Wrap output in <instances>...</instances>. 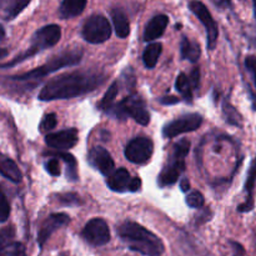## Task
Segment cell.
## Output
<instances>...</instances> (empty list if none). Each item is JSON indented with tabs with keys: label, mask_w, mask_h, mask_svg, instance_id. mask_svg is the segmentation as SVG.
Returning <instances> with one entry per match:
<instances>
[{
	"label": "cell",
	"mask_w": 256,
	"mask_h": 256,
	"mask_svg": "<svg viewBox=\"0 0 256 256\" xmlns=\"http://www.w3.org/2000/svg\"><path fill=\"white\" fill-rule=\"evenodd\" d=\"M118 92H119V85L115 82L110 85L108 92H105L104 98H102V102H100V108H102V110H105V112H108V110L114 105V100L115 98L118 96Z\"/></svg>",
	"instance_id": "484cf974"
},
{
	"label": "cell",
	"mask_w": 256,
	"mask_h": 256,
	"mask_svg": "<svg viewBox=\"0 0 256 256\" xmlns=\"http://www.w3.org/2000/svg\"><path fill=\"white\" fill-rule=\"evenodd\" d=\"M130 182H132L130 172L124 168H122V169L112 172V174L109 176V180H108V186L112 192H124L129 189Z\"/></svg>",
	"instance_id": "2e32d148"
},
{
	"label": "cell",
	"mask_w": 256,
	"mask_h": 256,
	"mask_svg": "<svg viewBox=\"0 0 256 256\" xmlns=\"http://www.w3.org/2000/svg\"><path fill=\"white\" fill-rule=\"evenodd\" d=\"M82 236L84 238L88 244L92 245V246H102L110 242L109 226L104 219L95 218L85 225Z\"/></svg>",
	"instance_id": "30bf717a"
},
{
	"label": "cell",
	"mask_w": 256,
	"mask_h": 256,
	"mask_svg": "<svg viewBox=\"0 0 256 256\" xmlns=\"http://www.w3.org/2000/svg\"><path fill=\"white\" fill-rule=\"evenodd\" d=\"M204 202H205L204 196H202V192H198V190L192 192L186 196V204L189 205L190 208H192V209H200V208L204 205Z\"/></svg>",
	"instance_id": "f546056e"
},
{
	"label": "cell",
	"mask_w": 256,
	"mask_h": 256,
	"mask_svg": "<svg viewBox=\"0 0 256 256\" xmlns=\"http://www.w3.org/2000/svg\"><path fill=\"white\" fill-rule=\"evenodd\" d=\"M8 256H26V250L22 242H12L8 248L6 252Z\"/></svg>",
	"instance_id": "d6a6232c"
},
{
	"label": "cell",
	"mask_w": 256,
	"mask_h": 256,
	"mask_svg": "<svg viewBox=\"0 0 256 256\" xmlns=\"http://www.w3.org/2000/svg\"><path fill=\"white\" fill-rule=\"evenodd\" d=\"M245 66H246V69L252 72V79H254L255 88H256V56L255 55H249V56H246V59H245Z\"/></svg>",
	"instance_id": "d590c367"
},
{
	"label": "cell",
	"mask_w": 256,
	"mask_h": 256,
	"mask_svg": "<svg viewBox=\"0 0 256 256\" xmlns=\"http://www.w3.org/2000/svg\"><path fill=\"white\" fill-rule=\"evenodd\" d=\"M168 24H169V16H168V15L159 14L156 15V16L152 18V19L148 22L146 28H145V42H152V40L159 39V38L164 34Z\"/></svg>",
	"instance_id": "9a60e30c"
},
{
	"label": "cell",
	"mask_w": 256,
	"mask_h": 256,
	"mask_svg": "<svg viewBox=\"0 0 256 256\" xmlns=\"http://www.w3.org/2000/svg\"><path fill=\"white\" fill-rule=\"evenodd\" d=\"M189 8L190 10L194 12V15H196V16L199 18L202 24L205 26L208 38V48H209L210 50H214L215 46H216L219 30H218V24L214 20V18H212V12H210L209 10H208V8L200 2H192L189 4Z\"/></svg>",
	"instance_id": "9c48e42d"
},
{
	"label": "cell",
	"mask_w": 256,
	"mask_h": 256,
	"mask_svg": "<svg viewBox=\"0 0 256 256\" xmlns=\"http://www.w3.org/2000/svg\"><path fill=\"white\" fill-rule=\"evenodd\" d=\"M78 140H79L78 130L72 128V129H64L62 132L48 134L45 136V144L49 148H52V149L64 152V150H69L74 148L78 144Z\"/></svg>",
	"instance_id": "8fae6325"
},
{
	"label": "cell",
	"mask_w": 256,
	"mask_h": 256,
	"mask_svg": "<svg viewBox=\"0 0 256 256\" xmlns=\"http://www.w3.org/2000/svg\"><path fill=\"white\" fill-rule=\"evenodd\" d=\"M180 52H182V59L189 60L192 62H196L202 55L199 44L192 42L186 36H182V42H180Z\"/></svg>",
	"instance_id": "44dd1931"
},
{
	"label": "cell",
	"mask_w": 256,
	"mask_h": 256,
	"mask_svg": "<svg viewBox=\"0 0 256 256\" xmlns=\"http://www.w3.org/2000/svg\"><path fill=\"white\" fill-rule=\"evenodd\" d=\"M88 162L92 168L99 170L102 175H112L115 168V162L112 155L105 148L94 146L88 154Z\"/></svg>",
	"instance_id": "7c38bea8"
},
{
	"label": "cell",
	"mask_w": 256,
	"mask_h": 256,
	"mask_svg": "<svg viewBox=\"0 0 256 256\" xmlns=\"http://www.w3.org/2000/svg\"><path fill=\"white\" fill-rule=\"evenodd\" d=\"M28 5H29V2H12V6L8 9L6 19L12 20V19H14V18H16L18 14H20V12H22V10L24 9L25 6H28Z\"/></svg>",
	"instance_id": "1f68e13d"
},
{
	"label": "cell",
	"mask_w": 256,
	"mask_h": 256,
	"mask_svg": "<svg viewBox=\"0 0 256 256\" xmlns=\"http://www.w3.org/2000/svg\"><path fill=\"white\" fill-rule=\"evenodd\" d=\"M9 52L8 49H4V48H0V59H4L5 56H8Z\"/></svg>",
	"instance_id": "60d3db41"
},
{
	"label": "cell",
	"mask_w": 256,
	"mask_h": 256,
	"mask_svg": "<svg viewBox=\"0 0 256 256\" xmlns=\"http://www.w3.org/2000/svg\"><path fill=\"white\" fill-rule=\"evenodd\" d=\"M45 169L52 176H59L60 175V164L58 158H52L49 162H45Z\"/></svg>",
	"instance_id": "836d02e7"
},
{
	"label": "cell",
	"mask_w": 256,
	"mask_h": 256,
	"mask_svg": "<svg viewBox=\"0 0 256 256\" xmlns=\"http://www.w3.org/2000/svg\"><path fill=\"white\" fill-rule=\"evenodd\" d=\"M184 170L185 162H172L160 172L159 178H158V182H159L160 186H168V185L175 184L178 182V179H179L180 172H182Z\"/></svg>",
	"instance_id": "e0dca14e"
},
{
	"label": "cell",
	"mask_w": 256,
	"mask_h": 256,
	"mask_svg": "<svg viewBox=\"0 0 256 256\" xmlns=\"http://www.w3.org/2000/svg\"><path fill=\"white\" fill-rule=\"evenodd\" d=\"M62 38V28L59 25L50 24L46 26L40 28L39 30L35 32V34L32 38V44L28 48V50L25 52H22V55H19L18 58H15L12 62L9 64L0 65V68H8L12 66V65L18 64V62H22L24 60H26L28 58H32L34 55H36L38 52H42V50L48 49V48L54 46L55 44H58Z\"/></svg>",
	"instance_id": "277c9868"
},
{
	"label": "cell",
	"mask_w": 256,
	"mask_h": 256,
	"mask_svg": "<svg viewBox=\"0 0 256 256\" xmlns=\"http://www.w3.org/2000/svg\"><path fill=\"white\" fill-rule=\"evenodd\" d=\"M14 236L12 228L9 229H4L0 232V256L6 255L8 248L10 246V240Z\"/></svg>",
	"instance_id": "83f0119b"
},
{
	"label": "cell",
	"mask_w": 256,
	"mask_h": 256,
	"mask_svg": "<svg viewBox=\"0 0 256 256\" xmlns=\"http://www.w3.org/2000/svg\"><path fill=\"white\" fill-rule=\"evenodd\" d=\"M82 58V52L80 49L74 50H65V52H60L59 55L50 59L49 62H45L42 66L32 69V72H25L22 75H15L10 79L16 80V82H32V80H39L42 78L50 75L52 72H58L59 69L66 66H72V65L79 64L80 60Z\"/></svg>",
	"instance_id": "3957f363"
},
{
	"label": "cell",
	"mask_w": 256,
	"mask_h": 256,
	"mask_svg": "<svg viewBox=\"0 0 256 256\" xmlns=\"http://www.w3.org/2000/svg\"><path fill=\"white\" fill-rule=\"evenodd\" d=\"M180 189H182V192H189L190 190V182L186 179V178H185V179H182V182H180Z\"/></svg>",
	"instance_id": "ab89813d"
},
{
	"label": "cell",
	"mask_w": 256,
	"mask_h": 256,
	"mask_svg": "<svg viewBox=\"0 0 256 256\" xmlns=\"http://www.w3.org/2000/svg\"><path fill=\"white\" fill-rule=\"evenodd\" d=\"M86 6L85 0H65L59 6V16L62 19H72L84 12Z\"/></svg>",
	"instance_id": "d6986e66"
},
{
	"label": "cell",
	"mask_w": 256,
	"mask_h": 256,
	"mask_svg": "<svg viewBox=\"0 0 256 256\" xmlns=\"http://www.w3.org/2000/svg\"><path fill=\"white\" fill-rule=\"evenodd\" d=\"M175 88H176L178 92L182 95V98H184L186 102H192V85H190L189 78H188L184 72L179 74V76H178L176 79V82H175Z\"/></svg>",
	"instance_id": "cb8c5ba5"
},
{
	"label": "cell",
	"mask_w": 256,
	"mask_h": 256,
	"mask_svg": "<svg viewBox=\"0 0 256 256\" xmlns=\"http://www.w3.org/2000/svg\"><path fill=\"white\" fill-rule=\"evenodd\" d=\"M140 188H142V180H140V178H132V182H130L129 192H139Z\"/></svg>",
	"instance_id": "74e56055"
},
{
	"label": "cell",
	"mask_w": 256,
	"mask_h": 256,
	"mask_svg": "<svg viewBox=\"0 0 256 256\" xmlns=\"http://www.w3.org/2000/svg\"><path fill=\"white\" fill-rule=\"evenodd\" d=\"M106 112L114 115L118 119H125V118H132L138 124L146 126L150 122V114L146 109L145 102L142 98L138 94H132L125 98L124 100L116 105H112Z\"/></svg>",
	"instance_id": "5b68a950"
},
{
	"label": "cell",
	"mask_w": 256,
	"mask_h": 256,
	"mask_svg": "<svg viewBox=\"0 0 256 256\" xmlns=\"http://www.w3.org/2000/svg\"><path fill=\"white\" fill-rule=\"evenodd\" d=\"M159 102H162V105H174L178 104L180 102V99L178 96H164V98H160Z\"/></svg>",
	"instance_id": "f35d334b"
},
{
	"label": "cell",
	"mask_w": 256,
	"mask_h": 256,
	"mask_svg": "<svg viewBox=\"0 0 256 256\" xmlns=\"http://www.w3.org/2000/svg\"><path fill=\"white\" fill-rule=\"evenodd\" d=\"M82 36L90 44H102L112 36V25L105 16L94 14L85 20L82 28Z\"/></svg>",
	"instance_id": "8992f818"
},
{
	"label": "cell",
	"mask_w": 256,
	"mask_h": 256,
	"mask_svg": "<svg viewBox=\"0 0 256 256\" xmlns=\"http://www.w3.org/2000/svg\"><path fill=\"white\" fill-rule=\"evenodd\" d=\"M10 216V204L6 199V195L0 186V222H4Z\"/></svg>",
	"instance_id": "f1b7e54d"
},
{
	"label": "cell",
	"mask_w": 256,
	"mask_h": 256,
	"mask_svg": "<svg viewBox=\"0 0 256 256\" xmlns=\"http://www.w3.org/2000/svg\"><path fill=\"white\" fill-rule=\"evenodd\" d=\"M162 45L160 42H152V44L148 45L144 50V54H142V62H144L145 66L149 68V69L155 68L160 55H162Z\"/></svg>",
	"instance_id": "7402d4cb"
},
{
	"label": "cell",
	"mask_w": 256,
	"mask_h": 256,
	"mask_svg": "<svg viewBox=\"0 0 256 256\" xmlns=\"http://www.w3.org/2000/svg\"><path fill=\"white\" fill-rule=\"evenodd\" d=\"M256 184V158L252 160L250 165L249 172H248L246 182H245L244 190L246 192V202L238 206V212H249L254 209V188Z\"/></svg>",
	"instance_id": "5bb4252c"
},
{
	"label": "cell",
	"mask_w": 256,
	"mask_h": 256,
	"mask_svg": "<svg viewBox=\"0 0 256 256\" xmlns=\"http://www.w3.org/2000/svg\"><path fill=\"white\" fill-rule=\"evenodd\" d=\"M105 82V75L99 72H74L59 75L50 80L42 89L39 99L42 102L72 99L92 92Z\"/></svg>",
	"instance_id": "6da1fadb"
},
{
	"label": "cell",
	"mask_w": 256,
	"mask_h": 256,
	"mask_svg": "<svg viewBox=\"0 0 256 256\" xmlns=\"http://www.w3.org/2000/svg\"><path fill=\"white\" fill-rule=\"evenodd\" d=\"M56 126V115L48 114L45 115L42 122V132H49Z\"/></svg>",
	"instance_id": "e575fe53"
},
{
	"label": "cell",
	"mask_w": 256,
	"mask_h": 256,
	"mask_svg": "<svg viewBox=\"0 0 256 256\" xmlns=\"http://www.w3.org/2000/svg\"><path fill=\"white\" fill-rule=\"evenodd\" d=\"M189 82H190V85H192V88H194V89H199V86H200V70H199V68H195V69L192 70V76H190Z\"/></svg>",
	"instance_id": "8d00e7d4"
},
{
	"label": "cell",
	"mask_w": 256,
	"mask_h": 256,
	"mask_svg": "<svg viewBox=\"0 0 256 256\" xmlns=\"http://www.w3.org/2000/svg\"><path fill=\"white\" fill-rule=\"evenodd\" d=\"M112 19L118 36L122 39L128 38V35L130 34V24L124 12L122 9H114L112 12Z\"/></svg>",
	"instance_id": "ffe728a7"
},
{
	"label": "cell",
	"mask_w": 256,
	"mask_h": 256,
	"mask_svg": "<svg viewBox=\"0 0 256 256\" xmlns=\"http://www.w3.org/2000/svg\"><path fill=\"white\" fill-rule=\"evenodd\" d=\"M202 124V116L200 114H186L178 119L172 120V122L166 124L162 130V136L166 139H172L180 134L192 132L199 129Z\"/></svg>",
	"instance_id": "52a82bcc"
},
{
	"label": "cell",
	"mask_w": 256,
	"mask_h": 256,
	"mask_svg": "<svg viewBox=\"0 0 256 256\" xmlns=\"http://www.w3.org/2000/svg\"><path fill=\"white\" fill-rule=\"evenodd\" d=\"M59 202L64 205H69V206H76V205L82 204V199L79 195L72 194V192H66V194H59L56 195Z\"/></svg>",
	"instance_id": "4dcf8cb0"
},
{
	"label": "cell",
	"mask_w": 256,
	"mask_h": 256,
	"mask_svg": "<svg viewBox=\"0 0 256 256\" xmlns=\"http://www.w3.org/2000/svg\"><path fill=\"white\" fill-rule=\"evenodd\" d=\"M54 155L55 158H60V159L64 160V162L66 164V178L70 182H75L78 179V164L75 158L72 156L69 152H45V155Z\"/></svg>",
	"instance_id": "603a6c76"
},
{
	"label": "cell",
	"mask_w": 256,
	"mask_h": 256,
	"mask_svg": "<svg viewBox=\"0 0 256 256\" xmlns=\"http://www.w3.org/2000/svg\"><path fill=\"white\" fill-rule=\"evenodd\" d=\"M69 220L70 218L66 214H52L50 216H48L46 220L40 226L39 234H38V244H39V246H44V244L52 236V232L69 224Z\"/></svg>",
	"instance_id": "4fadbf2b"
},
{
	"label": "cell",
	"mask_w": 256,
	"mask_h": 256,
	"mask_svg": "<svg viewBox=\"0 0 256 256\" xmlns=\"http://www.w3.org/2000/svg\"><path fill=\"white\" fill-rule=\"evenodd\" d=\"M154 144L148 138H135L125 148V158L132 164H146L152 156Z\"/></svg>",
	"instance_id": "ba28073f"
},
{
	"label": "cell",
	"mask_w": 256,
	"mask_h": 256,
	"mask_svg": "<svg viewBox=\"0 0 256 256\" xmlns=\"http://www.w3.org/2000/svg\"><path fill=\"white\" fill-rule=\"evenodd\" d=\"M190 150V142L186 139H182L179 142H176L174 146V152H172V162H185L184 159L189 154Z\"/></svg>",
	"instance_id": "d4e9b609"
},
{
	"label": "cell",
	"mask_w": 256,
	"mask_h": 256,
	"mask_svg": "<svg viewBox=\"0 0 256 256\" xmlns=\"http://www.w3.org/2000/svg\"><path fill=\"white\" fill-rule=\"evenodd\" d=\"M5 38V32H4V28L0 25V40H2Z\"/></svg>",
	"instance_id": "b9f144b4"
},
{
	"label": "cell",
	"mask_w": 256,
	"mask_h": 256,
	"mask_svg": "<svg viewBox=\"0 0 256 256\" xmlns=\"http://www.w3.org/2000/svg\"><path fill=\"white\" fill-rule=\"evenodd\" d=\"M222 112H224L225 119H226V122L229 124L234 125V126H242V115L238 112V110L232 105L224 102V104H222Z\"/></svg>",
	"instance_id": "4316f807"
},
{
	"label": "cell",
	"mask_w": 256,
	"mask_h": 256,
	"mask_svg": "<svg viewBox=\"0 0 256 256\" xmlns=\"http://www.w3.org/2000/svg\"><path fill=\"white\" fill-rule=\"evenodd\" d=\"M0 174L15 184H19L22 180V174L19 166L15 164L14 160L5 155H0Z\"/></svg>",
	"instance_id": "ac0fdd59"
},
{
	"label": "cell",
	"mask_w": 256,
	"mask_h": 256,
	"mask_svg": "<svg viewBox=\"0 0 256 256\" xmlns=\"http://www.w3.org/2000/svg\"><path fill=\"white\" fill-rule=\"evenodd\" d=\"M118 234L132 252H138L145 256H160L164 252L162 240L134 222H125L118 228Z\"/></svg>",
	"instance_id": "7a4b0ae2"
}]
</instances>
